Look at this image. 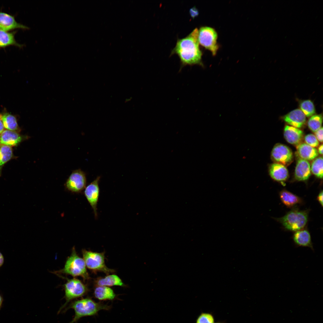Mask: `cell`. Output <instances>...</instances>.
I'll return each instance as SVG.
<instances>
[{"label":"cell","instance_id":"6da1fadb","mask_svg":"<svg viewBox=\"0 0 323 323\" xmlns=\"http://www.w3.org/2000/svg\"><path fill=\"white\" fill-rule=\"evenodd\" d=\"M198 30L195 28L186 37L178 39L170 55L177 54L181 63V68L187 65L203 66L202 53L198 40Z\"/></svg>","mask_w":323,"mask_h":323},{"label":"cell","instance_id":"7a4b0ae2","mask_svg":"<svg viewBox=\"0 0 323 323\" xmlns=\"http://www.w3.org/2000/svg\"><path fill=\"white\" fill-rule=\"evenodd\" d=\"M109 308V306L95 302L90 298H86L72 302L63 311L64 312L69 309H73L75 314L69 323H75L81 318L94 315L101 310H107Z\"/></svg>","mask_w":323,"mask_h":323},{"label":"cell","instance_id":"3957f363","mask_svg":"<svg viewBox=\"0 0 323 323\" xmlns=\"http://www.w3.org/2000/svg\"><path fill=\"white\" fill-rule=\"evenodd\" d=\"M86 268L84 260L78 255L75 247H73L71 255L67 259L64 267L58 272L74 277H81L84 280H86L89 278Z\"/></svg>","mask_w":323,"mask_h":323},{"label":"cell","instance_id":"277c9868","mask_svg":"<svg viewBox=\"0 0 323 323\" xmlns=\"http://www.w3.org/2000/svg\"><path fill=\"white\" fill-rule=\"evenodd\" d=\"M308 212L307 211H301L293 209L288 212L284 216L277 219L286 229L296 231L302 229L306 225Z\"/></svg>","mask_w":323,"mask_h":323},{"label":"cell","instance_id":"5b68a950","mask_svg":"<svg viewBox=\"0 0 323 323\" xmlns=\"http://www.w3.org/2000/svg\"><path fill=\"white\" fill-rule=\"evenodd\" d=\"M65 302L60 307L58 313L63 310L70 302L81 297L86 294L88 289L81 281L76 278L67 279L64 285Z\"/></svg>","mask_w":323,"mask_h":323},{"label":"cell","instance_id":"8992f818","mask_svg":"<svg viewBox=\"0 0 323 323\" xmlns=\"http://www.w3.org/2000/svg\"><path fill=\"white\" fill-rule=\"evenodd\" d=\"M83 259L86 267L94 271L103 272L107 274L115 272L114 270L106 266L105 262L104 254L83 249Z\"/></svg>","mask_w":323,"mask_h":323},{"label":"cell","instance_id":"52a82bcc","mask_svg":"<svg viewBox=\"0 0 323 323\" xmlns=\"http://www.w3.org/2000/svg\"><path fill=\"white\" fill-rule=\"evenodd\" d=\"M217 33L211 27H202L198 30L199 44L210 51L214 55L216 54L218 48L217 43Z\"/></svg>","mask_w":323,"mask_h":323},{"label":"cell","instance_id":"ba28073f","mask_svg":"<svg viewBox=\"0 0 323 323\" xmlns=\"http://www.w3.org/2000/svg\"><path fill=\"white\" fill-rule=\"evenodd\" d=\"M86 179L85 173L80 169L74 170L67 179L65 186L69 191L79 193L85 188Z\"/></svg>","mask_w":323,"mask_h":323},{"label":"cell","instance_id":"9c48e42d","mask_svg":"<svg viewBox=\"0 0 323 323\" xmlns=\"http://www.w3.org/2000/svg\"><path fill=\"white\" fill-rule=\"evenodd\" d=\"M100 178V176H97L86 186L84 192L85 196L93 209L96 218L97 217V206L99 196V184Z\"/></svg>","mask_w":323,"mask_h":323},{"label":"cell","instance_id":"30bf717a","mask_svg":"<svg viewBox=\"0 0 323 323\" xmlns=\"http://www.w3.org/2000/svg\"><path fill=\"white\" fill-rule=\"evenodd\" d=\"M271 156L273 160L283 165L290 163L293 158L291 150L286 146L281 144H277L274 147Z\"/></svg>","mask_w":323,"mask_h":323},{"label":"cell","instance_id":"8fae6325","mask_svg":"<svg viewBox=\"0 0 323 323\" xmlns=\"http://www.w3.org/2000/svg\"><path fill=\"white\" fill-rule=\"evenodd\" d=\"M0 29L9 31L16 29L27 30L29 28L18 22L14 16L0 11Z\"/></svg>","mask_w":323,"mask_h":323},{"label":"cell","instance_id":"7c38bea8","mask_svg":"<svg viewBox=\"0 0 323 323\" xmlns=\"http://www.w3.org/2000/svg\"><path fill=\"white\" fill-rule=\"evenodd\" d=\"M306 116L299 109L293 110L283 117L284 121L291 126L301 128L305 124Z\"/></svg>","mask_w":323,"mask_h":323},{"label":"cell","instance_id":"4fadbf2b","mask_svg":"<svg viewBox=\"0 0 323 323\" xmlns=\"http://www.w3.org/2000/svg\"><path fill=\"white\" fill-rule=\"evenodd\" d=\"M310 175V163L307 160L299 158L298 160L295 169V179L298 181H304L307 180Z\"/></svg>","mask_w":323,"mask_h":323},{"label":"cell","instance_id":"5bb4252c","mask_svg":"<svg viewBox=\"0 0 323 323\" xmlns=\"http://www.w3.org/2000/svg\"><path fill=\"white\" fill-rule=\"evenodd\" d=\"M303 132L298 128L287 125L284 130L285 138L289 143L298 145L300 144L303 137Z\"/></svg>","mask_w":323,"mask_h":323},{"label":"cell","instance_id":"9a60e30c","mask_svg":"<svg viewBox=\"0 0 323 323\" xmlns=\"http://www.w3.org/2000/svg\"><path fill=\"white\" fill-rule=\"evenodd\" d=\"M16 32V31L8 32L0 29V49L11 46L20 48L24 46V45L19 43L16 40L15 36Z\"/></svg>","mask_w":323,"mask_h":323},{"label":"cell","instance_id":"2e32d148","mask_svg":"<svg viewBox=\"0 0 323 323\" xmlns=\"http://www.w3.org/2000/svg\"><path fill=\"white\" fill-rule=\"evenodd\" d=\"M269 173L272 179L278 182L285 181L288 177V172L286 167L278 163H274L270 165Z\"/></svg>","mask_w":323,"mask_h":323},{"label":"cell","instance_id":"e0dca14e","mask_svg":"<svg viewBox=\"0 0 323 323\" xmlns=\"http://www.w3.org/2000/svg\"><path fill=\"white\" fill-rule=\"evenodd\" d=\"M22 137L15 131L4 130L0 134V144L8 146H14L19 143Z\"/></svg>","mask_w":323,"mask_h":323},{"label":"cell","instance_id":"ac0fdd59","mask_svg":"<svg viewBox=\"0 0 323 323\" xmlns=\"http://www.w3.org/2000/svg\"><path fill=\"white\" fill-rule=\"evenodd\" d=\"M293 239L295 243L299 246L313 249L310 234L307 230L302 229L295 231Z\"/></svg>","mask_w":323,"mask_h":323},{"label":"cell","instance_id":"d6986e66","mask_svg":"<svg viewBox=\"0 0 323 323\" xmlns=\"http://www.w3.org/2000/svg\"><path fill=\"white\" fill-rule=\"evenodd\" d=\"M297 147V152L301 158L307 161L312 160L316 157L319 153L317 150L305 143H300Z\"/></svg>","mask_w":323,"mask_h":323},{"label":"cell","instance_id":"ffe728a7","mask_svg":"<svg viewBox=\"0 0 323 323\" xmlns=\"http://www.w3.org/2000/svg\"><path fill=\"white\" fill-rule=\"evenodd\" d=\"M279 195L282 202L288 207H292L302 202L299 197L286 190L281 191Z\"/></svg>","mask_w":323,"mask_h":323},{"label":"cell","instance_id":"44dd1931","mask_svg":"<svg viewBox=\"0 0 323 323\" xmlns=\"http://www.w3.org/2000/svg\"><path fill=\"white\" fill-rule=\"evenodd\" d=\"M97 286H125L121 278L115 274L110 275L104 277L97 278L95 281Z\"/></svg>","mask_w":323,"mask_h":323},{"label":"cell","instance_id":"7402d4cb","mask_svg":"<svg viewBox=\"0 0 323 323\" xmlns=\"http://www.w3.org/2000/svg\"><path fill=\"white\" fill-rule=\"evenodd\" d=\"M95 297L100 300H112L115 297L113 290L108 287L97 286L94 290Z\"/></svg>","mask_w":323,"mask_h":323},{"label":"cell","instance_id":"603a6c76","mask_svg":"<svg viewBox=\"0 0 323 323\" xmlns=\"http://www.w3.org/2000/svg\"><path fill=\"white\" fill-rule=\"evenodd\" d=\"M0 119L7 130L16 132L19 129L16 119L13 115L7 112L0 113Z\"/></svg>","mask_w":323,"mask_h":323},{"label":"cell","instance_id":"cb8c5ba5","mask_svg":"<svg viewBox=\"0 0 323 323\" xmlns=\"http://www.w3.org/2000/svg\"><path fill=\"white\" fill-rule=\"evenodd\" d=\"M12 155L10 146L0 144V170L3 165L11 159Z\"/></svg>","mask_w":323,"mask_h":323},{"label":"cell","instance_id":"d4e9b609","mask_svg":"<svg viewBox=\"0 0 323 323\" xmlns=\"http://www.w3.org/2000/svg\"><path fill=\"white\" fill-rule=\"evenodd\" d=\"M322 114L312 116L307 122L308 127L312 131L315 132L322 127Z\"/></svg>","mask_w":323,"mask_h":323},{"label":"cell","instance_id":"484cf974","mask_svg":"<svg viewBox=\"0 0 323 323\" xmlns=\"http://www.w3.org/2000/svg\"><path fill=\"white\" fill-rule=\"evenodd\" d=\"M311 171L316 177L320 179L323 177V158L319 157L316 159L312 162Z\"/></svg>","mask_w":323,"mask_h":323},{"label":"cell","instance_id":"4316f807","mask_svg":"<svg viewBox=\"0 0 323 323\" xmlns=\"http://www.w3.org/2000/svg\"><path fill=\"white\" fill-rule=\"evenodd\" d=\"M300 109L306 116L310 117L315 113V109L313 103L308 100L302 101L300 104Z\"/></svg>","mask_w":323,"mask_h":323},{"label":"cell","instance_id":"83f0119b","mask_svg":"<svg viewBox=\"0 0 323 323\" xmlns=\"http://www.w3.org/2000/svg\"><path fill=\"white\" fill-rule=\"evenodd\" d=\"M196 323H214V319L211 313H202L197 318Z\"/></svg>","mask_w":323,"mask_h":323},{"label":"cell","instance_id":"f1b7e54d","mask_svg":"<svg viewBox=\"0 0 323 323\" xmlns=\"http://www.w3.org/2000/svg\"><path fill=\"white\" fill-rule=\"evenodd\" d=\"M304 139L306 144L313 147H317L319 144L315 135L312 134L305 135Z\"/></svg>","mask_w":323,"mask_h":323},{"label":"cell","instance_id":"f546056e","mask_svg":"<svg viewBox=\"0 0 323 323\" xmlns=\"http://www.w3.org/2000/svg\"><path fill=\"white\" fill-rule=\"evenodd\" d=\"M315 136L317 139L320 142L323 141V128L322 127L315 132Z\"/></svg>","mask_w":323,"mask_h":323},{"label":"cell","instance_id":"4dcf8cb0","mask_svg":"<svg viewBox=\"0 0 323 323\" xmlns=\"http://www.w3.org/2000/svg\"><path fill=\"white\" fill-rule=\"evenodd\" d=\"M189 14L191 17L193 19L197 16L199 15V11L195 7L191 8L189 11Z\"/></svg>","mask_w":323,"mask_h":323},{"label":"cell","instance_id":"1f68e13d","mask_svg":"<svg viewBox=\"0 0 323 323\" xmlns=\"http://www.w3.org/2000/svg\"><path fill=\"white\" fill-rule=\"evenodd\" d=\"M323 191L322 190L319 193L317 197V199L319 203L323 206Z\"/></svg>","mask_w":323,"mask_h":323},{"label":"cell","instance_id":"d6a6232c","mask_svg":"<svg viewBox=\"0 0 323 323\" xmlns=\"http://www.w3.org/2000/svg\"><path fill=\"white\" fill-rule=\"evenodd\" d=\"M4 262V258L2 253L0 252V267L3 265Z\"/></svg>","mask_w":323,"mask_h":323},{"label":"cell","instance_id":"836d02e7","mask_svg":"<svg viewBox=\"0 0 323 323\" xmlns=\"http://www.w3.org/2000/svg\"><path fill=\"white\" fill-rule=\"evenodd\" d=\"M4 127L3 123L0 119V134L4 130Z\"/></svg>","mask_w":323,"mask_h":323},{"label":"cell","instance_id":"e575fe53","mask_svg":"<svg viewBox=\"0 0 323 323\" xmlns=\"http://www.w3.org/2000/svg\"><path fill=\"white\" fill-rule=\"evenodd\" d=\"M318 152L321 155H322L323 154V145L322 144L320 145L318 147Z\"/></svg>","mask_w":323,"mask_h":323},{"label":"cell","instance_id":"d590c367","mask_svg":"<svg viewBox=\"0 0 323 323\" xmlns=\"http://www.w3.org/2000/svg\"><path fill=\"white\" fill-rule=\"evenodd\" d=\"M3 297L0 294V308L2 306L3 302Z\"/></svg>","mask_w":323,"mask_h":323},{"label":"cell","instance_id":"8d00e7d4","mask_svg":"<svg viewBox=\"0 0 323 323\" xmlns=\"http://www.w3.org/2000/svg\"><path fill=\"white\" fill-rule=\"evenodd\" d=\"M222 323L218 322H216V323Z\"/></svg>","mask_w":323,"mask_h":323}]
</instances>
